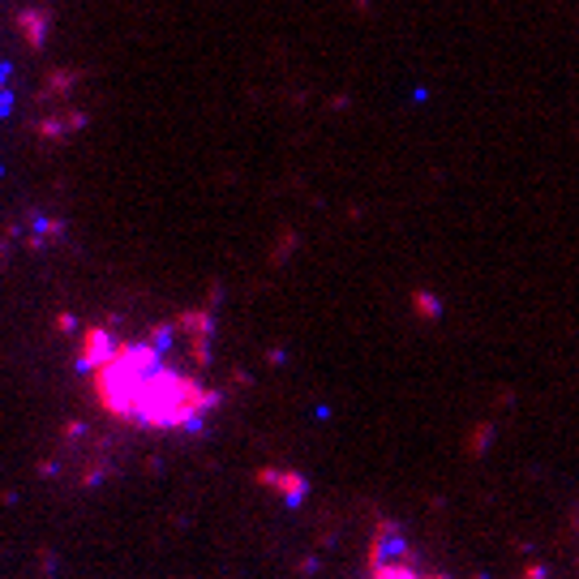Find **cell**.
<instances>
[{
    "label": "cell",
    "instance_id": "cell-1",
    "mask_svg": "<svg viewBox=\"0 0 579 579\" xmlns=\"http://www.w3.org/2000/svg\"><path fill=\"white\" fill-rule=\"evenodd\" d=\"M116 343H121V340H116L107 326H86V331H82V365H86V369H99V365L116 352Z\"/></svg>",
    "mask_w": 579,
    "mask_h": 579
},
{
    "label": "cell",
    "instance_id": "cell-2",
    "mask_svg": "<svg viewBox=\"0 0 579 579\" xmlns=\"http://www.w3.org/2000/svg\"><path fill=\"white\" fill-rule=\"evenodd\" d=\"M373 579H433V575H416V571H412V566H378V575Z\"/></svg>",
    "mask_w": 579,
    "mask_h": 579
}]
</instances>
